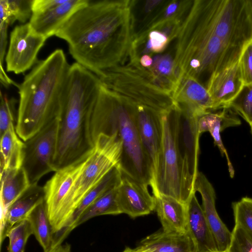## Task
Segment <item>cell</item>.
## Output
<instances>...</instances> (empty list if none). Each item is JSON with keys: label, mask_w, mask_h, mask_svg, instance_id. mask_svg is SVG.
I'll return each instance as SVG.
<instances>
[{"label": "cell", "mask_w": 252, "mask_h": 252, "mask_svg": "<svg viewBox=\"0 0 252 252\" xmlns=\"http://www.w3.org/2000/svg\"><path fill=\"white\" fill-rule=\"evenodd\" d=\"M24 146L14 125H11L0 136V173L22 167Z\"/></svg>", "instance_id": "4316f807"}, {"label": "cell", "mask_w": 252, "mask_h": 252, "mask_svg": "<svg viewBox=\"0 0 252 252\" xmlns=\"http://www.w3.org/2000/svg\"><path fill=\"white\" fill-rule=\"evenodd\" d=\"M90 153L56 171L43 186L48 215L55 237L64 230L69 222L68 209L71 191Z\"/></svg>", "instance_id": "30bf717a"}, {"label": "cell", "mask_w": 252, "mask_h": 252, "mask_svg": "<svg viewBox=\"0 0 252 252\" xmlns=\"http://www.w3.org/2000/svg\"><path fill=\"white\" fill-rule=\"evenodd\" d=\"M101 84L97 75L77 63L70 65L59 117L55 172L93 149L91 120Z\"/></svg>", "instance_id": "7a4b0ae2"}, {"label": "cell", "mask_w": 252, "mask_h": 252, "mask_svg": "<svg viewBox=\"0 0 252 252\" xmlns=\"http://www.w3.org/2000/svg\"><path fill=\"white\" fill-rule=\"evenodd\" d=\"M45 199L43 187L36 184L29 187L1 215L0 241L6 237L9 230L16 223L27 218L31 211Z\"/></svg>", "instance_id": "7402d4cb"}, {"label": "cell", "mask_w": 252, "mask_h": 252, "mask_svg": "<svg viewBox=\"0 0 252 252\" xmlns=\"http://www.w3.org/2000/svg\"><path fill=\"white\" fill-rule=\"evenodd\" d=\"M186 232L193 246V252H218L202 206L194 192L186 204Z\"/></svg>", "instance_id": "ffe728a7"}, {"label": "cell", "mask_w": 252, "mask_h": 252, "mask_svg": "<svg viewBox=\"0 0 252 252\" xmlns=\"http://www.w3.org/2000/svg\"><path fill=\"white\" fill-rule=\"evenodd\" d=\"M69 67L63 51L57 49L36 63L19 86L15 128L24 141L59 118Z\"/></svg>", "instance_id": "3957f363"}, {"label": "cell", "mask_w": 252, "mask_h": 252, "mask_svg": "<svg viewBox=\"0 0 252 252\" xmlns=\"http://www.w3.org/2000/svg\"><path fill=\"white\" fill-rule=\"evenodd\" d=\"M0 135L1 136L14 125L17 100L14 97L9 98L0 91Z\"/></svg>", "instance_id": "e575fe53"}, {"label": "cell", "mask_w": 252, "mask_h": 252, "mask_svg": "<svg viewBox=\"0 0 252 252\" xmlns=\"http://www.w3.org/2000/svg\"><path fill=\"white\" fill-rule=\"evenodd\" d=\"M133 2L90 0L55 36L67 43L76 63L97 76L125 64L136 33Z\"/></svg>", "instance_id": "6da1fadb"}, {"label": "cell", "mask_w": 252, "mask_h": 252, "mask_svg": "<svg viewBox=\"0 0 252 252\" xmlns=\"http://www.w3.org/2000/svg\"><path fill=\"white\" fill-rule=\"evenodd\" d=\"M122 152L123 142L117 135H98L73 187L68 209L69 220L84 197L120 164Z\"/></svg>", "instance_id": "9c48e42d"}, {"label": "cell", "mask_w": 252, "mask_h": 252, "mask_svg": "<svg viewBox=\"0 0 252 252\" xmlns=\"http://www.w3.org/2000/svg\"><path fill=\"white\" fill-rule=\"evenodd\" d=\"M45 252H71V246L68 244L56 245Z\"/></svg>", "instance_id": "f35d334b"}, {"label": "cell", "mask_w": 252, "mask_h": 252, "mask_svg": "<svg viewBox=\"0 0 252 252\" xmlns=\"http://www.w3.org/2000/svg\"><path fill=\"white\" fill-rule=\"evenodd\" d=\"M250 17L252 20V0H246Z\"/></svg>", "instance_id": "ab89813d"}, {"label": "cell", "mask_w": 252, "mask_h": 252, "mask_svg": "<svg viewBox=\"0 0 252 252\" xmlns=\"http://www.w3.org/2000/svg\"><path fill=\"white\" fill-rule=\"evenodd\" d=\"M33 0H0V20H7L10 25L18 21L25 23L31 18Z\"/></svg>", "instance_id": "4dcf8cb0"}, {"label": "cell", "mask_w": 252, "mask_h": 252, "mask_svg": "<svg viewBox=\"0 0 252 252\" xmlns=\"http://www.w3.org/2000/svg\"><path fill=\"white\" fill-rule=\"evenodd\" d=\"M89 0H33L29 23L38 33L47 38L57 33L78 10Z\"/></svg>", "instance_id": "4fadbf2b"}, {"label": "cell", "mask_w": 252, "mask_h": 252, "mask_svg": "<svg viewBox=\"0 0 252 252\" xmlns=\"http://www.w3.org/2000/svg\"><path fill=\"white\" fill-rule=\"evenodd\" d=\"M33 233L32 224L27 218L16 223L6 235L9 240L8 252H25L28 239Z\"/></svg>", "instance_id": "1f68e13d"}, {"label": "cell", "mask_w": 252, "mask_h": 252, "mask_svg": "<svg viewBox=\"0 0 252 252\" xmlns=\"http://www.w3.org/2000/svg\"><path fill=\"white\" fill-rule=\"evenodd\" d=\"M252 126V84L245 86L229 108Z\"/></svg>", "instance_id": "836d02e7"}, {"label": "cell", "mask_w": 252, "mask_h": 252, "mask_svg": "<svg viewBox=\"0 0 252 252\" xmlns=\"http://www.w3.org/2000/svg\"><path fill=\"white\" fill-rule=\"evenodd\" d=\"M239 65L245 86L252 84V39L243 48Z\"/></svg>", "instance_id": "8d00e7d4"}, {"label": "cell", "mask_w": 252, "mask_h": 252, "mask_svg": "<svg viewBox=\"0 0 252 252\" xmlns=\"http://www.w3.org/2000/svg\"><path fill=\"white\" fill-rule=\"evenodd\" d=\"M90 130L94 144L100 134L117 135L123 142L119 164L122 174L151 186L152 165L139 135L133 101L102 84L93 111Z\"/></svg>", "instance_id": "277c9868"}, {"label": "cell", "mask_w": 252, "mask_h": 252, "mask_svg": "<svg viewBox=\"0 0 252 252\" xmlns=\"http://www.w3.org/2000/svg\"><path fill=\"white\" fill-rule=\"evenodd\" d=\"M172 96L179 107L197 115L215 110L206 88L190 76L183 75L178 79Z\"/></svg>", "instance_id": "d6986e66"}, {"label": "cell", "mask_w": 252, "mask_h": 252, "mask_svg": "<svg viewBox=\"0 0 252 252\" xmlns=\"http://www.w3.org/2000/svg\"><path fill=\"white\" fill-rule=\"evenodd\" d=\"M9 23L6 20L0 21V66L3 67L5 49L7 42V30Z\"/></svg>", "instance_id": "74e56055"}, {"label": "cell", "mask_w": 252, "mask_h": 252, "mask_svg": "<svg viewBox=\"0 0 252 252\" xmlns=\"http://www.w3.org/2000/svg\"><path fill=\"white\" fill-rule=\"evenodd\" d=\"M194 192L200 193L203 213L215 240L218 252L228 251L232 238L231 232L220 218L215 206L216 192L212 185L205 176L198 172L194 184Z\"/></svg>", "instance_id": "5bb4252c"}, {"label": "cell", "mask_w": 252, "mask_h": 252, "mask_svg": "<svg viewBox=\"0 0 252 252\" xmlns=\"http://www.w3.org/2000/svg\"><path fill=\"white\" fill-rule=\"evenodd\" d=\"M229 252H252V239L239 225H235L232 232Z\"/></svg>", "instance_id": "d590c367"}, {"label": "cell", "mask_w": 252, "mask_h": 252, "mask_svg": "<svg viewBox=\"0 0 252 252\" xmlns=\"http://www.w3.org/2000/svg\"><path fill=\"white\" fill-rule=\"evenodd\" d=\"M235 225L244 229L252 239V198L244 197L232 203Z\"/></svg>", "instance_id": "d6a6232c"}, {"label": "cell", "mask_w": 252, "mask_h": 252, "mask_svg": "<svg viewBox=\"0 0 252 252\" xmlns=\"http://www.w3.org/2000/svg\"><path fill=\"white\" fill-rule=\"evenodd\" d=\"M122 179V172L119 164L113 167L83 199L74 211L67 227L59 237V240L63 239L73 229V226L84 212L97 199L109 190L117 187Z\"/></svg>", "instance_id": "d4e9b609"}, {"label": "cell", "mask_w": 252, "mask_h": 252, "mask_svg": "<svg viewBox=\"0 0 252 252\" xmlns=\"http://www.w3.org/2000/svg\"><path fill=\"white\" fill-rule=\"evenodd\" d=\"M97 76L103 85L136 103L164 110L176 105L171 93L128 63L107 69Z\"/></svg>", "instance_id": "ba28073f"}, {"label": "cell", "mask_w": 252, "mask_h": 252, "mask_svg": "<svg viewBox=\"0 0 252 252\" xmlns=\"http://www.w3.org/2000/svg\"><path fill=\"white\" fill-rule=\"evenodd\" d=\"M134 102L137 127L143 146L151 161L153 173L161 144L162 116L169 110Z\"/></svg>", "instance_id": "9a60e30c"}, {"label": "cell", "mask_w": 252, "mask_h": 252, "mask_svg": "<svg viewBox=\"0 0 252 252\" xmlns=\"http://www.w3.org/2000/svg\"><path fill=\"white\" fill-rule=\"evenodd\" d=\"M155 199V210L162 226L168 232H186V204L165 195H153Z\"/></svg>", "instance_id": "cb8c5ba5"}, {"label": "cell", "mask_w": 252, "mask_h": 252, "mask_svg": "<svg viewBox=\"0 0 252 252\" xmlns=\"http://www.w3.org/2000/svg\"><path fill=\"white\" fill-rule=\"evenodd\" d=\"M117 198L121 213L132 218L150 214L155 209V199L148 186L126 175L117 189Z\"/></svg>", "instance_id": "e0dca14e"}, {"label": "cell", "mask_w": 252, "mask_h": 252, "mask_svg": "<svg viewBox=\"0 0 252 252\" xmlns=\"http://www.w3.org/2000/svg\"><path fill=\"white\" fill-rule=\"evenodd\" d=\"M117 187L109 190L93 203L80 216L73 229L95 217L121 214L117 201Z\"/></svg>", "instance_id": "f1b7e54d"}, {"label": "cell", "mask_w": 252, "mask_h": 252, "mask_svg": "<svg viewBox=\"0 0 252 252\" xmlns=\"http://www.w3.org/2000/svg\"><path fill=\"white\" fill-rule=\"evenodd\" d=\"M47 39L29 22L16 26L10 34L5 59L6 71L18 74L30 69L36 63L37 55Z\"/></svg>", "instance_id": "7c38bea8"}, {"label": "cell", "mask_w": 252, "mask_h": 252, "mask_svg": "<svg viewBox=\"0 0 252 252\" xmlns=\"http://www.w3.org/2000/svg\"><path fill=\"white\" fill-rule=\"evenodd\" d=\"M179 112L176 105L162 115L161 144L151 187L153 195L169 196L186 204L194 192V181L186 168L179 148Z\"/></svg>", "instance_id": "8992f818"}, {"label": "cell", "mask_w": 252, "mask_h": 252, "mask_svg": "<svg viewBox=\"0 0 252 252\" xmlns=\"http://www.w3.org/2000/svg\"><path fill=\"white\" fill-rule=\"evenodd\" d=\"M193 246L188 233L161 230L151 234L140 242L133 252H193Z\"/></svg>", "instance_id": "603a6c76"}, {"label": "cell", "mask_w": 252, "mask_h": 252, "mask_svg": "<svg viewBox=\"0 0 252 252\" xmlns=\"http://www.w3.org/2000/svg\"><path fill=\"white\" fill-rule=\"evenodd\" d=\"M59 118L24 141L22 167L30 185L38 184L45 174L55 171L54 159L56 151Z\"/></svg>", "instance_id": "8fae6325"}, {"label": "cell", "mask_w": 252, "mask_h": 252, "mask_svg": "<svg viewBox=\"0 0 252 252\" xmlns=\"http://www.w3.org/2000/svg\"><path fill=\"white\" fill-rule=\"evenodd\" d=\"M250 127H251V132H252V126H250Z\"/></svg>", "instance_id": "b9f144b4"}, {"label": "cell", "mask_w": 252, "mask_h": 252, "mask_svg": "<svg viewBox=\"0 0 252 252\" xmlns=\"http://www.w3.org/2000/svg\"><path fill=\"white\" fill-rule=\"evenodd\" d=\"M33 234L44 250L47 252L55 246V236L51 225L45 199L37 204L29 213Z\"/></svg>", "instance_id": "83f0119b"}, {"label": "cell", "mask_w": 252, "mask_h": 252, "mask_svg": "<svg viewBox=\"0 0 252 252\" xmlns=\"http://www.w3.org/2000/svg\"><path fill=\"white\" fill-rule=\"evenodd\" d=\"M190 10L230 46L243 48L252 39V20L246 0H195Z\"/></svg>", "instance_id": "52a82bcc"}, {"label": "cell", "mask_w": 252, "mask_h": 252, "mask_svg": "<svg viewBox=\"0 0 252 252\" xmlns=\"http://www.w3.org/2000/svg\"><path fill=\"white\" fill-rule=\"evenodd\" d=\"M239 59L214 74L207 83L206 88L213 102L215 110L229 108L245 86Z\"/></svg>", "instance_id": "2e32d148"}, {"label": "cell", "mask_w": 252, "mask_h": 252, "mask_svg": "<svg viewBox=\"0 0 252 252\" xmlns=\"http://www.w3.org/2000/svg\"><path fill=\"white\" fill-rule=\"evenodd\" d=\"M123 252H133V249L126 247Z\"/></svg>", "instance_id": "60d3db41"}, {"label": "cell", "mask_w": 252, "mask_h": 252, "mask_svg": "<svg viewBox=\"0 0 252 252\" xmlns=\"http://www.w3.org/2000/svg\"><path fill=\"white\" fill-rule=\"evenodd\" d=\"M30 185L27 175L22 167L0 173L1 215Z\"/></svg>", "instance_id": "484cf974"}, {"label": "cell", "mask_w": 252, "mask_h": 252, "mask_svg": "<svg viewBox=\"0 0 252 252\" xmlns=\"http://www.w3.org/2000/svg\"><path fill=\"white\" fill-rule=\"evenodd\" d=\"M179 108L178 127L179 148L186 168L195 182L199 172L198 162L200 134L198 131V124L200 116L180 107Z\"/></svg>", "instance_id": "ac0fdd59"}, {"label": "cell", "mask_w": 252, "mask_h": 252, "mask_svg": "<svg viewBox=\"0 0 252 252\" xmlns=\"http://www.w3.org/2000/svg\"><path fill=\"white\" fill-rule=\"evenodd\" d=\"M229 252V251H227V252Z\"/></svg>", "instance_id": "7bdbcfd3"}, {"label": "cell", "mask_w": 252, "mask_h": 252, "mask_svg": "<svg viewBox=\"0 0 252 252\" xmlns=\"http://www.w3.org/2000/svg\"><path fill=\"white\" fill-rule=\"evenodd\" d=\"M176 39L174 59L178 79L188 75L201 83L200 79L205 77L206 85L212 75L237 61L243 48L223 42L190 9Z\"/></svg>", "instance_id": "5b68a950"}, {"label": "cell", "mask_w": 252, "mask_h": 252, "mask_svg": "<svg viewBox=\"0 0 252 252\" xmlns=\"http://www.w3.org/2000/svg\"><path fill=\"white\" fill-rule=\"evenodd\" d=\"M240 125V119L230 108H224L217 113L206 112L198 119L199 133L201 134L204 132H210L214 139V144L218 147L221 156H224L226 158L229 176L232 178L234 176V169L222 142L220 133L227 127Z\"/></svg>", "instance_id": "44dd1931"}, {"label": "cell", "mask_w": 252, "mask_h": 252, "mask_svg": "<svg viewBox=\"0 0 252 252\" xmlns=\"http://www.w3.org/2000/svg\"><path fill=\"white\" fill-rule=\"evenodd\" d=\"M193 0H165L161 6L146 22L145 25L138 32L147 30L164 21L175 18L182 19L188 11Z\"/></svg>", "instance_id": "f546056e"}]
</instances>
